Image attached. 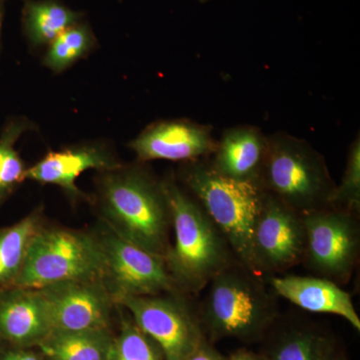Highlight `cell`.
<instances>
[{
  "mask_svg": "<svg viewBox=\"0 0 360 360\" xmlns=\"http://www.w3.org/2000/svg\"><path fill=\"white\" fill-rule=\"evenodd\" d=\"M98 205L105 224L118 236L165 258L172 226L162 184L139 165L101 172Z\"/></svg>",
  "mask_w": 360,
  "mask_h": 360,
  "instance_id": "6da1fadb",
  "label": "cell"
},
{
  "mask_svg": "<svg viewBox=\"0 0 360 360\" xmlns=\"http://www.w3.org/2000/svg\"><path fill=\"white\" fill-rule=\"evenodd\" d=\"M161 184L174 233L165 264L177 288L200 292L236 258L202 206L177 184L174 176Z\"/></svg>",
  "mask_w": 360,
  "mask_h": 360,
  "instance_id": "7a4b0ae2",
  "label": "cell"
},
{
  "mask_svg": "<svg viewBox=\"0 0 360 360\" xmlns=\"http://www.w3.org/2000/svg\"><path fill=\"white\" fill-rule=\"evenodd\" d=\"M180 179L226 239L236 260L255 274L251 238L264 191L253 182L221 176L200 160L184 163Z\"/></svg>",
  "mask_w": 360,
  "mask_h": 360,
  "instance_id": "3957f363",
  "label": "cell"
},
{
  "mask_svg": "<svg viewBox=\"0 0 360 360\" xmlns=\"http://www.w3.org/2000/svg\"><path fill=\"white\" fill-rule=\"evenodd\" d=\"M257 184L302 214L328 207L336 186L326 160L309 142L286 134L267 137Z\"/></svg>",
  "mask_w": 360,
  "mask_h": 360,
  "instance_id": "277c9868",
  "label": "cell"
},
{
  "mask_svg": "<svg viewBox=\"0 0 360 360\" xmlns=\"http://www.w3.org/2000/svg\"><path fill=\"white\" fill-rule=\"evenodd\" d=\"M206 286L207 292L201 304L202 321L219 338H255L276 319V298L260 276L238 260Z\"/></svg>",
  "mask_w": 360,
  "mask_h": 360,
  "instance_id": "5b68a950",
  "label": "cell"
},
{
  "mask_svg": "<svg viewBox=\"0 0 360 360\" xmlns=\"http://www.w3.org/2000/svg\"><path fill=\"white\" fill-rule=\"evenodd\" d=\"M105 258L98 238L65 229H40L13 283L15 288L42 290L70 281H103Z\"/></svg>",
  "mask_w": 360,
  "mask_h": 360,
  "instance_id": "8992f818",
  "label": "cell"
},
{
  "mask_svg": "<svg viewBox=\"0 0 360 360\" xmlns=\"http://www.w3.org/2000/svg\"><path fill=\"white\" fill-rule=\"evenodd\" d=\"M357 214L328 207L302 214L305 248L302 264L314 276L345 284L359 262L360 231Z\"/></svg>",
  "mask_w": 360,
  "mask_h": 360,
  "instance_id": "52a82bcc",
  "label": "cell"
},
{
  "mask_svg": "<svg viewBox=\"0 0 360 360\" xmlns=\"http://www.w3.org/2000/svg\"><path fill=\"white\" fill-rule=\"evenodd\" d=\"M305 227L302 213L265 193L253 225L251 250L257 276H276L302 264Z\"/></svg>",
  "mask_w": 360,
  "mask_h": 360,
  "instance_id": "ba28073f",
  "label": "cell"
},
{
  "mask_svg": "<svg viewBox=\"0 0 360 360\" xmlns=\"http://www.w3.org/2000/svg\"><path fill=\"white\" fill-rule=\"evenodd\" d=\"M98 239L105 258L104 285L116 302L129 296L156 295L176 290L165 258L120 238L108 224Z\"/></svg>",
  "mask_w": 360,
  "mask_h": 360,
  "instance_id": "9c48e42d",
  "label": "cell"
},
{
  "mask_svg": "<svg viewBox=\"0 0 360 360\" xmlns=\"http://www.w3.org/2000/svg\"><path fill=\"white\" fill-rule=\"evenodd\" d=\"M165 295L129 296L117 303L158 343L165 360H186L205 340V336L186 303L174 295Z\"/></svg>",
  "mask_w": 360,
  "mask_h": 360,
  "instance_id": "30bf717a",
  "label": "cell"
},
{
  "mask_svg": "<svg viewBox=\"0 0 360 360\" xmlns=\"http://www.w3.org/2000/svg\"><path fill=\"white\" fill-rule=\"evenodd\" d=\"M51 331L106 330L112 296L103 281H70L42 288Z\"/></svg>",
  "mask_w": 360,
  "mask_h": 360,
  "instance_id": "8fae6325",
  "label": "cell"
},
{
  "mask_svg": "<svg viewBox=\"0 0 360 360\" xmlns=\"http://www.w3.org/2000/svg\"><path fill=\"white\" fill-rule=\"evenodd\" d=\"M122 165L108 142H82L59 150H49L41 160L27 168L25 177L42 186L60 187L73 202H77L86 198L77 186L80 175L90 169L108 172Z\"/></svg>",
  "mask_w": 360,
  "mask_h": 360,
  "instance_id": "7c38bea8",
  "label": "cell"
},
{
  "mask_svg": "<svg viewBox=\"0 0 360 360\" xmlns=\"http://www.w3.org/2000/svg\"><path fill=\"white\" fill-rule=\"evenodd\" d=\"M217 141L212 127L188 120H158L129 143L139 162L151 160L191 162L212 155Z\"/></svg>",
  "mask_w": 360,
  "mask_h": 360,
  "instance_id": "4fadbf2b",
  "label": "cell"
},
{
  "mask_svg": "<svg viewBox=\"0 0 360 360\" xmlns=\"http://www.w3.org/2000/svg\"><path fill=\"white\" fill-rule=\"evenodd\" d=\"M270 285L277 295L314 314H335L360 331V319L352 296L338 283L319 276H271Z\"/></svg>",
  "mask_w": 360,
  "mask_h": 360,
  "instance_id": "5bb4252c",
  "label": "cell"
},
{
  "mask_svg": "<svg viewBox=\"0 0 360 360\" xmlns=\"http://www.w3.org/2000/svg\"><path fill=\"white\" fill-rule=\"evenodd\" d=\"M51 331L44 295L15 288L0 293V335L20 345H39Z\"/></svg>",
  "mask_w": 360,
  "mask_h": 360,
  "instance_id": "9a60e30c",
  "label": "cell"
},
{
  "mask_svg": "<svg viewBox=\"0 0 360 360\" xmlns=\"http://www.w3.org/2000/svg\"><path fill=\"white\" fill-rule=\"evenodd\" d=\"M266 148L267 137L257 127L226 129L212 153L210 167L226 179L257 184Z\"/></svg>",
  "mask_w": 360,
  "mask_h": 360,
  "instance_id": "2e32d148",
  "label": "cell"
},
{
  "mask_svg": "<svg viewBox=\"0 0 360 360\" xmlns=\"http://www.w3.org/2000/svg\"><path fill=\"white\" fill-rule=\"evenodd\" d=\"M84 20L61 0H23L21 25L28 46L37 52L46 47L71 26Z\"/></svg>",
  "mask_w": 360,
  "mask_h": 360,
  "instance_id": "e0dca14e",
  "label": "cell"
},
{
  "mask_svg": "<svg viewBox=\"0 0 360 360\" xmlns=\"http://www.w3.org/2000/svg\"><path fill=\"white\" fill-rule=\"evenodd\" d=\"M37 345L51 360H108L111 341L106 330L51 331Z\"/></svg>",
  "mask_w": 360,
  "mask_h": 360,
  "instance_id": "ac0fdd59",
  "label": "cell"
},
{
  "mask_svg": "<svg viewBox=\"0 0 360 360\" xmlns=\"http://www.w3.org/2000/svg\"><path fill=\"white\" fill-rule=\"evenodd\" d=\"M97 46L96 33L84 20L61 33L46 47L41 63L54 75H60L86 58Z\"/></svg>",
  "mask_w": 360,
  "mask_h": 360,
  "instance_id": "d6986e66",
  "label": "cell"
},
{
  "mask_svg": "<svg viewBox=\"0 0 360 360\" xmlns=\"http://www.w3.org/2000/svg\"><path fill=\"white\" fill-rule=\"evenodd\" d=\"M40 208L0 232V285L13 283L25 264L33 236L41 229Z\"/></svg>",
  "mask_w": 360,
  "mask_h": 360,
  "instance_id": "ffe728a7",
  "label": "cell"
},
{
  "mask_svg": "<svg viewBox=\"0 0 360 360\" xmlns=\"http://www.w3.org/2000/svg\"><path fill=\"white\" fill-rule=\"evenodd\" d=\"M37 127L23 116L11 118L0 135V200L13 193L26 179L27 167L14 146L25 132Z\"/></svg>",
  "mask_w": 360,
  "mask_h": 360,
  "instance_id": "44dd1931",
  "label": "cell"
},
{
  "mask_svg": "<svg viewBox=\"0 0 360 360\" xmlns=\"http://www.w3.org/2000/svg\"><path fill=\"white\" fill-rule=\"evenodd\" d=\"M330 347L323 338L309 329H295L281 336L269 360H324Z\"/></svg>",
  "mask_w": 360,
  "mask_h": 360,
  "instance_id": "7402d4cb",
  "label": "cell"
},
{
  "mask_svg": "<svg viewBox=\"0 0 360 360\" xmlns=\"http://www.w3.org/2000/svg\"><path fill=\"white\" fill-rule=\"evenodd\" d=\"M329 206L357 214L360 210V141L352 142L347 167L340 184L335 186L329 198Z\"/></svg>",
  "mask_w": 360,
  "mask_h": 360,
  "instance_id": "603a6c76",
  "label": "cell"
},
{
  "mask_svg": "<svg viewBox=\"0 0 360 360\" xmlns=\"http://www.w3.org/2000/svg\"><path fill=\"white\" fill-rule=\"evenodd\" d=\"M108 360H161L148 336L134 321H124L122 333L111 342Z\"/></svg>",
  "mask_w": 360,
  "mask_h": 360,
  "instance_id": "cb8c5ba5",
  "label": "cell"
},
{
  "mask_svg": "<svg viewBox=\"0 0 360 360\" xmlns=\"http://www.w3.org/2000/svg\"><path fill=\"white\" fill-rule=\"evenodd\" d=\"M186 360H224L213 348L203 341L200 347L193 352Z\"/></svg>",
  "mask_w": 360,
  "mask_h": 360,
  "instance_id": "d4e9b609",
  "label": "cell"
},
{
  "mask_svg": "<svg viewBox=\"0 0 360 360\" xmlns=\"http://www.w3.org/2000/svg\"><path fill=\"white\" fill-rule=\"evenodd\" d=\"M4 360H40L37 355L26 352H11Z\"/></svg>",
  "mask_w": 360,
  "mask_h": 360,
  "instance_id": "484cf974",
  "label": "cell"
},
{
  "mask_svg": "<svg viewBox=\"0 0 360 360\" xmlns=\"http://www.w3.org/2000/svg\"><path fill=\"white\" fill-rule=\"evenodd\" d=\"M227 360H264V359H260V357L257 356V355L251 354V352H245V350H243V352H236V354L231 355V356L229 357V359H227Z\"/></svg>",
  "mask_w": 360,
  "mask_h": 360,
  "instance_id": "4316f807",
  "label": "cell"
},
{
  "mask_svg": "<svg viewBox=\"0 0 360 360\" xmlns=\"http://www.w3.org/2000/svg\"><path fill=\"white\" fill-rule=\"evenodd\" d=\"M7 0H0V37H1L2 23H4V13H6V4Z\"/></svg>",
  "mask_w": 360,
  "mask_h": 360,
  "instance_id": "83f0119b",
  "label": "cell"
},
{
  "mask_svg": "<svg viewBox=\"0 0 360 360\" xmlns=\"http://www.w3.org/2000/svg\"><path fill=\"white\" fill-rule=\"evenodd\" d=\"M324 360H343L342 359H341L340 356H338V355H335V354H333V350H329V352L328 354V355H326V359Z\"/></svg>",
  "mask_w": 360,
  "mask_h": 360,
  "instance_id": "f1b7e54d",
  "label": "cell"
},
{
  "mask_svg": "<svg viewBox=\"0 0 360 360\" xmlns=\"http://www.w3.org/2000/svg\"><path fill=\"white\" fill-rule=\"evenodd\" d=\"M198 1H200V2H206V1H208V0H198Z\"/></svg>",
  "mask_w": 360,
  "mask_h": 360,
  "instance_id": "f546056e",
  "label": "cell"
}]
</instances>
